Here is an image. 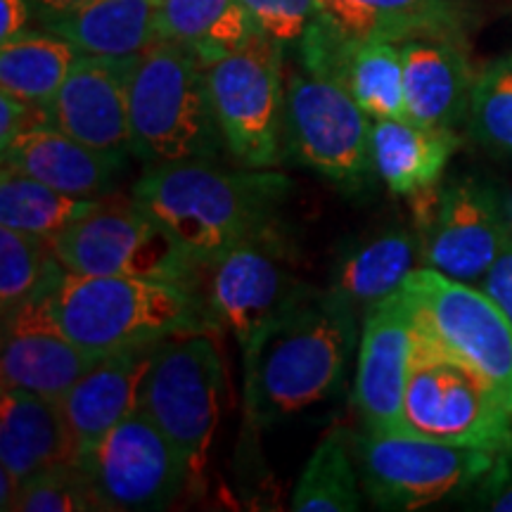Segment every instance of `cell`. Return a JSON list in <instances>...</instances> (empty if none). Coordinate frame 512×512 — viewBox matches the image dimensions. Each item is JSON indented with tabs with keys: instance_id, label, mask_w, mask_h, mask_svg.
<instances>
[{
	"instance_id": "1",
	"label": "cell",
	"mask_w": 512,
	"mask_h": 512,
	"mask_svg": "<svg viewBox=\"0 0 512 512\" xmlns=\"http://www.w3.org/2000/svg\"><path fill=\"white\" fill-rule=\"evenodd\" d=\"M287 192L290 178L273 169L188 159L150 166L131 197L202 268L242 242L275 233Z\"/></svg>"
},
{
	"instance_id": "19",
	"label": "cell",
	"mask_w": 512,
	"mask_h": 512,
	"mask_svg": "<svg viewBox=\"0 0 512 512\" xmlns=\"http://www.w3.org/2000/svg\"><path fill=\"white\" fill-rule=\"evenodd\" d=\"M157 344L102 356L62 396L60 408L72 434L74 465H81L121 420L138 411Z\"/></svg>"
},
{
	"instance_id": "11",
	"label": "cell",
	"mask_w": 512,
	"mask_h": 512,
	"mask_svg": "<svg viewBox=\"0 0 512 512\" xmlns=\"http://www.w3.org/2000/svg\"><path fill=\"white\" fill-rule=\"evenodd\" d=\"M207 81L233 162L247 169L283 162V46L259 31L242 48L207 64Z\"/></svg>"
},
{
	"instance_id": "34",
	"label": "cell",
	"mask_w": 512,
	"mask_h": 512,
	"mask_svg": "<svg viewBox=\"0 0 512 512\" xmlns=\"http://www.w3.org/2000/svg\"><path fill=\"white\" fill-rule=\"evenodd\" d=\"M256 29L280 46H299L320 15L318 0H240Z\"/></svg>"
},
{
	"instance_id": "7",
	"label": "cell",
	"mask_w": 512,
	"mask_h": 512,
	"mask_svg": "<svg viewBox=\"0 0 512 512\" xmlns=\"http://www.w3.org/2000/svg\"><path fill=\"white\" fill-rule=\"evenodd\" d=\"M373 117L342 86L323 76H285L283 152L347 192L370 190L377 181L373 162Z\"/></svg>"
},
{
	"instance_id": "13",
	"label": "cell",
	"mask_w": 512,
	"mask_h": 512,
	"mask_svg": "<svg viewBox=\"0 0 512 512\" xmlns=\"http://www.w3.org/2000/svg\"><path fill=\"white\" fill-rule=\"evenodd\" d=\"M311 290L294 275L280 230L233 247L200 268L197 294L214 330H228L245 349L268 320Z\"/></svg>"
},
{
	"instance_id": "29",
	"label": "cell",
	"mask_w": 512,
	"mask_h": 512,
	"mask_svg": "<svg viewBox=\"0 0 512 512\" xmlns=\"http://www.w3.org/2000/svg\"><path fill=\"white\" fill-rule=\"evenodd\" d=\"M361 503L363 489L349 437L342 430H330L318 441L294 486L290 508L294 512H356Z\"/></svg>"
},
{
	"instance_id": "31",
	"label": "cell",
	"mask_w": 512,
	"mask_h": 512,
	"mask_svg": "<svg viewBox=\"0 0 512 512\" xmlns=\"http://www.w3.org/2000/svg\"><path fill=\"white\" fill-rule=\"evenodd\" d=\"M64 266L53 240L0 226V309L8 316L31 299L43 297L60 280Z\"/></svg>"
},
{
	"instance_id": "27",
	"label": "cell",
	"mask_w": 512,
	"mask_h": 512,
	"mask_svg": "<svg viewBox=\"0 0 512 512\" xmlns=\"http://www.w3.org/2000/svg\"><path fill=\"white\" fill-rule=\"evenodd\" d=\"M259 34L240 0H157V38L188 48L204 64Z\"/></svg>"
},
{
	"instance_id": "33",
	"label": "cell",
	"mask_w": 512,
	"mask_h": 512,
	"mask_svg": "<svg viewBox=\"0 0 512 512\" xmlns=\"http://www.w3.org/2000/svg\"><path fill=\"white\" fill-rule=\"evenodd\" d=\"M91 512L100 510L91 484L74 463L38 472L19 486L12 512Z\"/></svg>"
},
{
	"instance_id": "39",
	"label": "cell",
	"mask_w": 512,
	"mask_h": 512,
	"mask_svg": "<svg viewBox=\"0 0 512 512\" xmlns=\"http://www.w3.org/2000/svg\"><path fill=\"white\" fill-rule=\"evenodd\" d=\"M93 3V0H29L31 10L38 17V22H50V19L69 15V12L83 8V5Z\"/></svg>"
},
{
	"instance_id": "2",
	"label": "cell",
	"mask_w": 512,
	"mask_h": 512,
	"mask_svg": "<svg viewBox=\"0 0 512 512\" xmlns=\"http://www.w3.org/2000/svg\"><path fill=\"white\" fill-rule=\"evenodd\" d=\"M356 344V309L311 287L256 332L245 354V411L254 427L302 413L339 389Z\"/></svg>"
},
{
	"instance_id": "20",
	"label": "cell",
	"mask_w": 512,
	"mask_h": 512,
	"mask_svg": "<svg viewBox=\"0 0 512 512\" xmlns=\"http://www.w3.org/2000/svg\"><path fill=\"white\" fill-rule=\"evenodd\" d=\"M124 157V152L83 145L55 126H38L3 147V169L19 171L81 200H102L112 195L124 171Z\"/></svg>"
},
{
	"instance_id": "25",
	"label": "cell",
	"mask_w": 512,
	"mask_h": 512,
	"mask_svg": "<svg viewBox=\"0 0 512 512\" xmlns=\"http://www.w3.org/2000/svg\"><path fill=\"white\" fill-rule=\"evenodd\" d=\"M422 266L420 238L415 228H384L358 240L339 256L332 273V290L347 302L368 309L396 290L415 268Z\"/></svg>"
},
{
	"instance_id": "26",
	"label": "cell",
	"mask_w": 512,
	"mask_h": 512,
	"mask_svg": "<svg viewBox=\"0 0 512 512\" xmlns=\"http://www.w3.org/2000/svg\"><path fill=\"white\" fill-rule=\"evenodd\" d=\"M81 55L131 57L157 38V0H93L69 15L43 22Z\"/></svg>"
},
{
	"instance_id": "32",
	"label": "cell",
	"mask_w": 512,
	"mask_h": 512,
	"mask_svg": "<svg viewBox=\"0 0 512 512\" xmlns=\"http://www.w3.org/2000/svg\"><path fill=\"white\" fill-rule=\"evenodd\" d=\"M465 124L484 152L512 159V53L491 60L475 76Z\"/></svg>"
},
{
	"instance_id": "14",
	"label": "cell",
	"mask_w": 512,
	"mask_h": 512,
	"mask_svg": "<svg viewBox=\"0 0 512 512\" xmlns=\"http://www.w3.org/2000/svg\"><path fill=\"white\" fill-rule=\"evenodd\" d=\"M76 467L100 510L112 512L166 510L195 486L188 463L143 408L121 420Z\"/></svg>"
},
{
	"instance_id": "12",
	"label": "cell",
	"mask_w": 512,
	"mask_h": 512,
	"mask_svg": "<svg viewBox=\"0 0 512 512\" xmlns=\"http://www.w3.org/2000/svg\"><path fill=\"white\" fill-rule=\"evenodd\" d=\"M411 200L422 266L463 283L482 280L512 226V214L494 185L472 176L439 181Z\"/></svg>"
},
{
	"instance_id": "23",
	"label": "cell",
	"mask_w": 512,
	"mask_h": 512,
	"mask_svg": "<svg viewBox=\"0 0 512 512\" xmlns=\"http://www.w3.org/2000/svg\"><path fill=\"white\" fill-rule=\"evenodd\" d=\"M332 24L351 36L387 38H453L465 41L470 27V0H318Z\"/></svg>"
},
{
	"instance_id": "36",
	"label": "cell",
	"mask_w": 512,
	"mask_h": 512,
	"mask_svg": "<svg viewBox=\"0 0 512 512\" xmlns=\"http://www.w3.org/2000/svg\"><path fill=\"white\" fill-rule=\"evenodd\" d=\"M38 126H50L46 107L31 105L10 93L0 95V150L8 147L17 136Z\"/></svg>"
},
{
	"instance_id": "28",
	"label": "cell",
	"mask_w": 512,
	"mask_h": 512,
	"mask_svg": "<svg viewBox=\"0 0 512 512\" xmlns=\"http://www.w3.org/2000/svg\"><path fill=\"white\" fill-rule=\"evenodd\" d=\"M81 53L53 31H24L0 43V86L3 93L48 107L60 93Z\"/></svg>"
},
{
	"instance_id": "21",
	"label": "cell",
	"mask_w": 512,
	"mask_h": 512,
	"mask_svg": "<svg viewBox=\"0 0 512 512\" xmlns=\"http://www.w3.org/2000/svg\"><path fill=\"white\" fill-rule=\"evenodd\" d=\"M406 117L430 128H451L467 119L472 95L470 62L463 41L411 38L401 43Z\"/></svg>"
},
{
	"instance_id": "9",
	"label": "cell",
	"mask_w": 512,
	"mask_h": 512,
	"mask_svg": "<svg viewBox=\"0 0 512 512\" xmlns=\"http://www.w3.org/2000/svg\"><path fill=\"white\" fill-rule=\"evenodd\" d=\"M361 489L377 510L430 508L470 491L496 453L441 444L418 434L361 430L349 437Z\"/></svg>"
},
{
	"instance_id": "30",
	"label": "cell",
	"mask_w": 512,
	"mask_h": 512,
	"mask_svg": "<svg viewBox=\"0 0 512 512\" xmlns=\"http://www.w3.org/2000/svg\"><path fill=\"white\" fill-rule=\"evenodd\" d=\"M95 204L98 200L72 197L19 171L3 169L0 174V226L19 233L55 240Z\"/></svg>"
},
{
	"instance_id": "17",
	"label": "cell",
	"mask_w": 512,
	"mask_h": 512,
	"mask_svg": "<svg viewBox=\"0 0 512 512\" xmlns=\"http://www.w3.org/2000/svg\"><path fill=\"white\" fill-rule=\"evenodd\" d=\"M136 55H79L46 107L48 124L102 152H131V74Z\"/></svg>"
},
{
	"instance_id": "37",
	"label": "cell",
	"mask_w": 512,
	"mask_h": 512,
	"mask_svg": "<svg viewBox=\"0 0 512 512\" xmlns=\"http://www.w3.org/2000/svg\"><path fill=\"white\" fill-rule=\"evenodd\" d=\"M482 290L501 306L505 316L512 320V226L496 261L482 278Z\"/></svg>"
},
{
	"instance_id": "6",
	"label": "cell",
	"mask_w": 512,
	"mask_h": 512,
	"mask_svg": "<svg viewBox=\"0 0 512 512\" xmlns=\"http://www.w3.org/2000/svg\"><path fill=\"white\" fill-rule=\"evenodd\" d=\"M408 434L501 453L512 444V411L491 382L415 337L403 394Z\"/></svg>"
},
{
	"instance_id": "18",
	"label": "cell",
	"mask_w": 512,
	"mask_h": 512,
	"mask_svg": "<svg viewBox=\"0 0 512 512\" xmlns=\"http://www.w3.org/2000/svg\"><path fill=\"white\" fill-rule=\"evenodd\" d=\"M0 351L3 387L24 389L55 401L100 361L64 335L48 306V294L3 316Z\"/></svg>"
},
{
	"instance_id": "35",
	"label": "cell",
	"mask_w": 512,
	"mask_h": 512,
	"mask_svg": "<svg viewBox=\"0 0 512 512\" xmlns=\"http://www.w3.org/2000/svg\"><path fill=\"white\" fill-rule=\"evenodd\" d=\"M467 503L477 510L512 512V444L496 453L489 470L470 486Z\"/></svg>"
},
{
	"instance_id": "15",
	"label": "cell",
	"mask_w": 512,
	"mask_h": 512,
	"mask_svg": "<svg viewBox=\"0 0 512 512\" xmlns=\"http://www.w3.org/2000/svg\"><path fill=\"white\" fill-rule=\"evenodd\" d=\"M415 349L413 311L396 290L370 304L358 344L354 406L363 430L394 434L403 427V394Z\"/></svg>"
},
{
	"instance_id": "40",
	"label": "cell",
	"mask_w": 512,
	"mask_h": 512,
	"mask_svg": "<svg viewBox=\"0 0 512 512\" xmlns=\"http://www.w3.org/2000/svg\"><path fill=\"white\" fill-rule=\"evenodd\" d=\"M19 486L22 482L3 467L0 470V510H12L15 508V501L19 496Z\"/></svg>"
},
{
	"instance_id": "4",
	"label": "cell",
	"mask_w": 512,
	"mask_h": 512,
	"mask_svg": "<svg viewBox=\"0 0 512 512\" xmlns=\"http://www.w3.org/2000/svg\"><path fill=\"white\" fill-rule=\"evenodd\" d=\"M128 112L131 152L150 166L216 159L226 147L211 105L207 64L176 43L155 41L136 55Z\"/></svg>"
},
{
	"instance_id": "38",
	"label": "cell",
	"mask_w": 512,
	"mask_h": 512,
	"mask_svg": "<svg viewBox=\"0 0 512 512\" xmlns=\"http://www.w3.org/2000/svg\"><path fill=\"white\" fill-rule=\"evenodd\" d=\"M34 10L29 0H0V43L22 36Z\"/></svg>"
},
{
	"instance_id": "16",
	"label": "cell",
	"mask_w": 512,
	"mask_h": 512,
	"mask_svg": "<svg viewBox=\"0 0 512 512\" xmlns=\"http://www.w3.org/2000/svg\"><path fill=\"white\" fill-rule=\"evenodd\" d=\"M306 72L342 86L373 119L406 117L401 43L351 36L320 12L302 41Z\"/></svg>"
},
{
	"instance_id": "8",
	"label": "cell",
	"mask_w": 512,
	"mask_h": 512,
	"mask_svg": "<svg viewBox=\"0 0 512 512\" xmlns=\"http://www.w3.org/2000/svg\"><path fill=\"white\" fill-rule=\"evenodd\" d=\"M64 271L164 280L197 292L200 268L133 197H102L53 240Z\"/></svg>"
},
{
	"instance_id": "10",
	"label": "cell",
	"mask_w": 512,
	"mask_h": 512,
	"mask_svg": "<svg viewBox=\"0 0 512 512\" xmlns=\"http://www.w3.org/2000/svg\"><path fill=\"white\" fill-rule=\"evenodd\" d=\"M223 363L211 330L174 335L157 344L140 408L155 420L200 482L221 413Z\"/></svg>"
},
{
	"instance_id": "24",
	"label": "cell",
	"mask_w": 512,
	"mask_h": 512,
	"mask_svg": "<svg viewBox=\"0 0 512 512\" xmlns=\"http://www.w3.org/2000/svg\"><path fill=\"white\" fill-rule=\"evenodd\" d=\"M373 162L377 178L394 195L413 197L444 176L446 164L460 147L451 128H430L408 117L373 119Z\"/></svg>"
},
{
	"instance_id": "22",
	"label": "cell",
	"mask_w": 512,
	"mask_h": 512,
	"mask_svg": "<svg viewBox=\"0 0 512 512\" xmlns=\"http://www.w3.org/2000/svg\"><path fill=\"white\" fill-rule=\"evenodd\" d=\"M74 463V444L60 401L3 387L0 401V465L19 482Z\"/></svg>"
},
{
	"instance_id": "3",
	"label": "cell",
	"mask_w": 512,
	"mask_h": 512,
	"mask_svg": "<svg viewBox=\"0 0 512 512\" xmlns=\"http://www.w3.org/2000/svg\"><path fill=\"white\" fill-rule=\"evenodd\" d=\"M64 335L93 356L211 328L200 294L164 280L64 271L48 292Z\"/></svg>"
},
{
	"instance_id": "5",
	"label": "cell",
	"mask_w": 512,
	"mask_h": 512,
	"mask_svg": "<svg viewBox=\"0 0 512 512\" xmlns=\"http://www.w3.org/2000/svg\"><path fill=\"white\" fill-rule=\"evenodd\" d=\"M415 337L475 368L512 411V320L482 287L420 266L403 280Z\"/></svg>"
}]
</instances>
